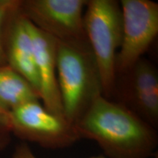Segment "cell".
<instances>
[{
	"label": "cell",
	"mask_w": 158,
	"mask_h": 158,
	"mask_svg": "<svg viewBox=\"0 0 158 158\" xmlns=\"http://www.w3.org/2000/svg\"><path fill=\"white\" fill-rule=\"evenodd\" d=\"M74 124L81 139L95 141L106 158H150L157 152L155 128L122 102L102 95Z\"/></svg>",
	"instance_id": "obj_1"
},
{
	"label": "cell",
	"mask_w": 158,
	"mask_h": 158,
	"mask_svg": "<svg viewBox=\"0 0 158 158\" xmlns=\"http://www.w3.org/2000/svg\"><path fill=\"white\" fill-rule=\"evenodd\" d=\"M56 43L57 81L64 115L75 124L102 95L101 78L88 40Z\"/></svg>",
	"instance_id": "obj_2"
},
{
	"label": "cell",
	"mask_w": 158,
	"mask_h": 158,
	"mask_svg": "<svg viewBox=\"0 0 158 158\" xmlns=\"http://www.w3.org/2000/svg\"><path fill=\"white\" fill-rule=\"evenodd\" d=\"M84 30L101 78L102 96H115L116 60L122 41L121 5L116 0H87Z\"/></svg>",
	"instance_id": "obj_3"
},
{
	"label": "cell",
	"mask_w": 158,
	"mask_h": 158,
	"mask_svg": "<svg viewBox=\"0 0 158 158\" xmlns=\"http://www.w3.org/2000/svg\"><path fill=\"white\" fill-rule=\"evenodd\" d=\"M8 114L12 134L45 149H64L81 139L73 123L49 111L40 100L20 106Z\"/></svg>",
	"instance_id": "obj_4"
},
{
	"label": "cell",
	"mask_w": 158,
	"mask_h": 158,
	"mask_svg": "<svg viewBox=\"0 0 158 158\" xmlns=\"http://www.w3.org/2000/svg\"><path fill=\"white\" fill-rule=\"evenodd\" d=\"M122 41L116 60V76L131 68L158 34V4L151 0H121Z\"/></svg>",
	"instance_id": "obj_5"
},
{
	"label": "cell",
	"mask_w": 158,
	"mask_h": 158,
	"mask_svg": "<svg viewBox=\"0 0 158 158\" xmlns=\"http://www.w3.org/2000/svg\"><path fill=\"white\" fill-rule=\"evenodd\" d=\"M87 0H21L20 10L37 29L59 42L87 40L84 10Z\"/></svg>",
	"instance_id": "obj_6"
},
{
	"label": "cell",
	"mask_w": 158,
	"mask_h": 158,
	"mask_svg": "<svg viewBox=\"0 0 158 158\" xmlns=\"http://www.w3.org/2000/svg\"><path fill=\"white\" fill-rule=\"evenodd\" d=\"M114 98L148 124L158 125V73L142 57L123 73L116 76Z\"/></svg>",
	"instance_id": "obj_7"
},
{
	"label": "cell",
	"mask_w": 158,
	"mask_h": 158,
	"mask_svg": "<svg viewBox=\"0 0 158 158\" xmlns=\"http://www.w3.org/2000/svg\"><path fill=\"white\" fill-rule=\"evenodd\" d=\"M26 19L34 48L35 64L40 81V101L49 111L64 116L57 81L56 40L37 29L28 19Z\"/></svg>",
	"instance_id": "obj_8"
},
{
	"label": "cell",
	"mask_w": 158,
	"mask_h": 158,
	"mask_svg": "<svg viewBox=\"0 0 158 158\" xmlns=\"http://www.w3.org/2000/svg\"><path fill=\"white\" fill-rule=\"evenodd\" d=\"M5 54L7 64L21 75L40 95V81L34 48L27 28V19L20 10V6L13 13L7 27Z\"/></svg>",
	"instance_id": "obj_9"
},
{
	"label": "cell",
	"mask_w": 158,
	"mask_h": 158,
	"mask_svg": "<svg viewBox=\"0 0 158 158\" xmlns=\"http://www.w3.org/2000/svg\"><path fill=\"white\" fill-rule=\"evenodd\" d=\"M40 101L38 92L8 64L0 67V107L7 112L32 101Z\"/></svg>",
	"instance_id": "obj_10"
},
{
	"label": "cell",
	"mask_w": 158,
	"mask_h": 158,
	"mask_svg": "<svg viewBox=\"0 0 158 158\" xmlns=\"http://www.w3.org/2000/svg\"><path fill=\"white\" fill-rule=\"evenodd\" d=\"M21 0H2L0 3V67L7 65L5 37L7 29L13 13L19 8Z\"/></svg>",
	"instance_id": "obj_11"
},
{
	"label": "cell",
	"mask_w": 158,
	"mask_h": 158,
	"mask_svg": "<svg viewBox=\"0 0 158 158\" xmlns=\"http://www.w3.org/2000/svg\"><path fill=\"white\" fill-rule=\"evenodd\" d=\"M11 135L9 114L0 107V153L10 143Z\"/></svg>",
	"instance_id": "obj_12"
},
{
	"label": "cell",
	"mask_w": 158,
	"mask_h": 158,
	"mask_svg": "<svg viewBox=\"0 0 158 158\" xmlns=\"http://www.w3.org/2000/svg\"><path fill=\"white\" fill-rule=\"evenodd\" d=\"M12 158H37L27 144L21 143L15 148ZM89 158H106L103 155L94 156Z\"/></svg>",
	"instance_id": "obj_13"
},
{
	"label": "cell",
	"mask_w": 158,
	"mask_h": 158,
	"mask_svg": "<svg viewBox=\"0 0 158 158\" xmlns=\"http://www.w3.org/2000/svg\"><path fill=\"white\" fill-rule=\"evenodd\" d=\"M2 0H0V3H1V2H2Z\"/></svg>",
	"instance_id": "obj_14"
}]
</instances>
